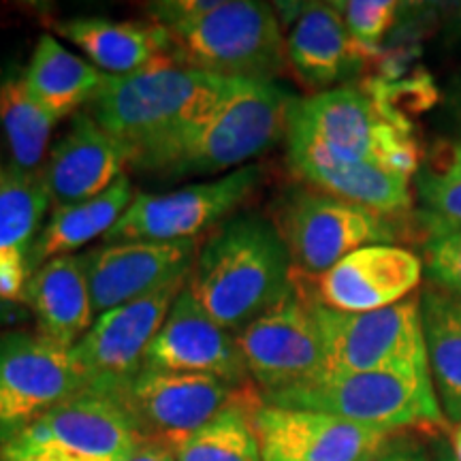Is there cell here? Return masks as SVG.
Segmentation results:
<instances>
[{
	"mask_svg": "<svg viewBox=\"0 0 461 461\" xmlns=\"http://www.w3.org/2000/svg\"><path fill=\"white\" fill-rule=\"evenodd\" d=\"M280 230L257 214L230 216L201 246L188 288L229 333L261 319L295 291Z\"/></svg>",
	"mask_w": 461,
	"mask_h": 461,
	"instance_id": "1",
	"label": "cell"
},
{
	"mask_svg": "<svg viewBox=\"0 0 461 461\" xmlns=\"http://www.w3.org/2000/svg\"><path fill=\"white\" fill-rule=\"evenodd\" d=\"M295 101L297 96L278 82L229 79L214 105L137 160L135 167L169 177L233 169L286 137Z\"/></svg>",
	"mask_w": 461,
	"mask_h": 461,
	"instance_id": "2",
	"label": "cell"
},
{
	"mask_svg": "<svg viewBox=\"0 0 461 461\" xmlns=\"http://www.w3.org/2000/svg\"><path fill=\"white\" fill-rule=\"evenodd\" d=\"M229 79L173 58L131 75H107L90 115L131 152V165L214 105Z\"/></svg>",
	"mask_w": 461,
	"mask_h": 461,
	"instance_id": "3",
	"label": "cell"
},
{
	"mask_svg": "<svg viewBox=\"0 0 461 461\" xmlns=\"http://www.w3.org/2000/svg\"><path fill=\"white\" fill-rule=\"evenodd\" d=\"M286 141L303 143L339 160H363L417 176L420 149L408 118L383 95L357 86L297 99L288 118Z\"/></svg>",
	"mask_w": 461,
	"mask_h": 461,
	"instance_id": "4",
	"label": "cell"
},
{
	"mask_svg": "<svg viewBox=\"0 0 461 461\" xmlns=\"http://www.w3.org/2000/svg\"><path fill=\"white\" fill-rule=\"evenodd\" d=\"M261 402L267 406L333 414L393 434L448 425L431 376L420 372H325L297 387L263 393Z\"/></svg>",
	"mask_w": 461,
	"mask_h": 461,
	"instance_id": "5",
	"label": "cell"
},
{
	"mask_svg": "<svg viewBox=\"0 0 461 461\" xmlns=\"http://www.w3.org/2000/svg\"><path fill=\"white\" fill-rule=\"evenodd\" d=\"M177 65L227 79L276 82L285 71L286 39L276 9L257 0H221L214 9L169 28Z\"/></svg>",
	"mask_w": 461,
	"mask_h": 461,
	"instance_id": "6",
	"label": "cell"
},
{
	"mask_svg": "<svg viewBox=\"0 0 461 461\" xmlns=\"http://www.w3.org/2000/svg\"><path fill=\"white\" fill-rule=\"evenodd\" d=\"M310 305L325 346L327 372L429 374L419 295L374 312H339L314 297Z\"/></svg>",
	"mask_w": 461,
	"mask_h": 461,
	"instance_id": "7",
	"label": "cell"
},
{
	"mask_svg": "<svg viewBox=\"0 0 461 461\" xmlns=\"http://www.w3.org/2000/svg\"><path fill=\"white\" fill-rule=\"evenodd\" d=\"M274 224L288 248L293 267L314 278L359 248L395 244L402 235L393 216L308 188L282 197Z\"/></svg>",
	"mask_w": 461,
	"mask_h": 461,
	"instance_id": "8",
	"label": "cell"
},
{
	"mask_svg": "<svg viewBox=\"0 0 461 461\" xmlns=\"http://www.w3.org/2000/svg\"><path fill=\"white\" fill-rule=\"evenodd\" d=\"M146 442L118 403L82 391L0 447V461H124Z\"/></svg>",
	"mask_w": 461,
	"mask_h": 461,
	"instance_id": "9",
	"label": "cell"
},
{
	"mask_svg": "<svg viewBox=\"0 0 461 461\" xmlns=\"http://www.w3.org/2000/svg\"><path fill=\"white\" fill-rule=\"evenodd\" d=\"M188 278L96 316L88 333L71 348L73 367L82 378L84 391L113 400L143 370L149 344Z\"/></svg>",
	"mask_w": 461,
	"mask_h": 461,
	"instance_id": "10",
	"label": "cell"
},
{
	"mask_svg": "<svg viewBox=\"0 0 461 461\" xmlns=\"http://www.w3.org/2000/svg\"><path fill=\"white\" fill-rule=\"evenodd\" d=\"M263 180L258 165H246L210 182L188 184L171 193H140L105 235L112 241H180L227 221Z\"/></svg>",
	"mask_w": 461,
	"mask_h": 461,
	"instance_id": "11",
	"label": "cell"
},
{
	"mask_svg": "<svg viewBox=\"0 0 461 461\" xmlns=\"http://www.w3.org/2000/svg\"><path fill=\"white\" fill-rule=\"evenodd\" d=\"M82 391L71 350L39 333L0 336V447Z\"/></svg>",
	"mask_w": 461,
	"mask_h": 461,
	"instance_id": "12",
	"label": "cell"
},
{
	"mask_svg": "<svg viewBox=\"0 0 461 461\" xmlns=\"http://www.w3.org/2000/svg\"><path fill=\"white\" fill-rule=\"evenodd\" d=\"M235 342L263 393L297 387L327 372L322 338L310 297L293 291L285 302L235 333Z\"/></svg>",
	"mask_w": 461,
	"mask_h": 461,
	"instance_id": "13",
	"label": "cell"
},
{
	"mask_svg": "<svg viewBox=\"0 0 461 461\" xmlns=\"http://www.w3.org/2000/svg\"><path fill=\"white\" fill-rule=\"evenodd\" d=\"M235 384L203 374L141 370L113 397L146 442L173 451L227 408Z\"/></svg>",
	"mask_w": 461,
	"mask_h": 461,
	"instance_id": "14",
	"label": "cell"
},
{
	"mask_svg": "<svg viewBox=\"0 0 461 461\" xmlns=\"http://www.w3.org/2000/svg\"><path fill=\"white\" fill-rule=\"evenodd\" d=\"M197 255V240L112 241L82 252L95 314L101 316L188 278Z\"/></svg>",
	"mask_w": 461,
	"mask_h": 461,
	"instance_id": "15",
	"label": "cell"
},
{
	"mask_svg": "<svg viewBox=\"0 0 461 461\" xmlns=\"http://www.w3.org/2000/svg\"><path fill=\"white\" fill-rule=\"evenodd\" d=\"M252 425L263 461H367L397 436L333 414L267 403L252 411Z\"/></svg>",
	"mask_w": 461,
	"mask_h": 461,
	"instance_id": "16",
	"label": "cell"
},
{
	"mask_svg": "<svg viewBox=\"0 0 461 461\" xmlns=\"http://www.w3.org/2000/svg\"><path fill=\"white\" fill-rule=\"evenodd\" d=\"M203 374L238 384L248 376L233 333L222 330L194 299L188 285L149 344L143 370Z\"/></svg>",
	"mask_w": 461,
	"mask_h": 461,
	"instance_id": "17",
	"label": "cell"
},
{
	"mask_svg": "<svg viewBox=\"0 0 461 461\" xmlns=\"http://www.w3.org/2000/svg\"><path fill=\"white\" fill-rule=\"evenodd\" d=\"M420 278L423 261L408 248L366 246L316 278L314 299L339 312H374L414 295Z\"/></svg>",
	"mask_w": 461,
	"mask_h": 461,
	"instance_id": "18",
	"label": "cell"
},
{
	"mask_svg": "<svg viewBox=\"0 0 461 461\" xmlns=\"http://www.w3.org/2000/svg\"><path fill=\"white\" fill-rule=\"evenodd\" d=\"M126 165H131L129 149L90 113H77L51 149L43 180L56 205L82 203L107 193L124 177Z\"/></svg>",
	"mask_w": 461,
	"mask_h": 461,
	"instance_id": "19",
	"label": "cell"
},
{
	"mask_svg": "<svg viewBox=\"0 0 461 461\" xmlns=\"http://www.w3.org/2000/svg\"><path fill=\"white\" fill-rule=\"evenodd\" d=\"M370 58L331 3L302 5L286 37V60L305 88L316 95L339 88Z\"/></svg>",
	"mask_w": 461,
	"mask_h": 461,
	"instance_id": "20",
	"label": "cell"
},
{
	"mask_svg": "<svg viewBox=\"0 0 461 461\" xmlns=\"http://www.w3.org/2000/svg\"><path fill=\"white\" fill-rule=\"evenodd\" d=\"M286 143L293 171L319 193L393 218L411 210V177L363 160L333 158L303 143Z\"/></svg>",
	"mask_w": 461,
	"mask_h": 461,
	"instance_id": "21",
	"label": "cell"
},
{
	"mask_svg": "<svg viewBox=\"0 0 461 461\" xmlns=\"http://www.w3.org/2000/svg\"><path fill=\"white\" fill-rule=\"evenodd\" d=\"M50 203L43 171L28 173L14 165L0 169V299L24 295L28 258Z\"/></svg>",
	"mask_w": 461,
	"mask_h": 461,
	"instance_id": "22",
	"label": "cell"
},
{
	"mask_svg": "<svg viewBox=\"0 0 461 461\" xmlns=\"http://www.w3.org/2000/svg\"><path fill=\"white\" fill-rule=\"evenodd\" d=\"M39 336L71 350L96 321L82 255L50 258L26 282L24 295Z\"/></svg>",
	"mask_w": 461,
	"mask_h": 461,
	"instance_id": "23",
	"label": "cell"
},
{
	"mask_svg": "<svg viewBox=\"0 0 461 461\" xmlns=\"http://www.w3.org/2000/svg\"><path fill=\"white\" fill-rule=\"evenodd\" d=\"M56 31L105 75H131L171 56V34L158 24L77 17Z\"/></svg>",
	"mask_w": 461,
	"mask_h": 461,
	"instance_id": "24",
	"label": "cell"
},
{
	"mask_svg": "<svg viewBox=\"0 0 461 461\" xmlns=\"http://www.w3.org/2000/svg\"><path fill=\"white\" fill-rule=\"evenodd\" d=\"M135 197V188L124 176L99 197L82 201V203L56 205L32 246L31 258H28L31 274L37 272L50 258L71 255L77 248L90 244L92 240L101 235L105 238Z\"/></svg>",
	"mask_w": 461,
	"mask_h": 461,
	"instance_id": "25",
	"label": "cell"
},
{
	"mask_svg": "<svg viewBox=\"0 0 461 461\" xmlns=\"http://www.w3.org/2000/svg\"><path fill=\"white\" fill-rule=\"evenodd\" d=\"M105 77V73L67 50L51 34L39 37L24 71L26 88L32 99L56 120L95 99Z\"/></svg>",
	"mask_w": 461,
	"mask_h": 461,
	"instance_id": "26",
	"label": "cell"
},
{
	"mask_svg": "<svg viewBox=\"0 0 461 461\" xmlns=\"http://www.w3.org/2000/svg\"><path fill=\"white\" fill-rule=\"evenodd\" d=\"M420 322L429 376L448 425L461 423V295L428 285L420 291Z\"/></svg>",
	"mask_w": 461,
	"mask_h": 461,
	"instance_id": "27",
	"label": "cell"
},
{
	"mask_svg": "<svg viewBox=\"0 0 461 461\" xmlns=\"http://www.w3.org/2000/svg\"><path fill=\"white\" fill-rule=\"evenodd\" d=\"M58 120L45 112L26 88L24 73L11 71L0 79V129L7 137L14 167L43 171L41 163Z\"/></svg>",
	"mask_w": 461,
	"mask_h": 461,
	"instance_id": "28",
	"label": "cell"
},
{
	"mask_svg": "<svg viewBox=\"0 0 461 461\" xmlns=\"http://www.w3.org/2000/svg\"><path fill=\"white\" fill-rule=\"evenodd\" d=\"M176 461H263L252 412L230 402L173 448Z\"/></svg>",
	"mask_w": 461,
	"mask_h": 461,
	"instance_id": "29",
	"label": "cell"
},
{
	"mask_svg": "<svg viewBox=\"0 0 461 461\" xmlns=\"http://www.w3.org/2000/svg\"><path fill=\"white\" fill-rule=\"evenodd\" d=\"M417 194L429 218L461 224V141L448 148L440 163L419 173Z\"/></svg>",
	"mask_w": 461,
	"mask_h": 461,
	"instance_id": "30",
	"label": "cell"
},
{
	"mask_svg": "<svg viewBox=\"0 0 461 461\" xmlns=\"http://www.w3.org/2000/svg\"><path fill=\"white\" fill-rule=\"evenodd\" d=\"M428 221V238L423 241L420 261L429 285L461 295V224Z\"/></svg>",
	"mask_w": 461,
	"mask_h": 461,
	"instance_id": "31",
	"label": "cell"
},
{
	"mask_svg": "<svg viewBox=\"0 0 461 461\" xmlns=\"http://www.w3.org/2000/svg\"><path fill=\"white\" fill-rule=\"evenodd\" d=\"M331 5L342 15L350 37L372 58L376 56L384 34L395 22L397 3H391V0H344V3Z\"/></svg>",
	"mask_w": 461,
	"mask_h": 461,
	"instance_id": "32",
	"label": "cell"
},
{
	"mask_svg": "<svg viewBox=\"0 0 461 461\" xmlns=\"http://www.w3.org/2000/svg\"><path fill=\"white\" fill-rule=\"evenodd\" d=\"M221 0H165L148 7V14L154 17V24L169 28L182 24V22L194 20V17L207 14L216 7Z\"/></svg>",
	"mask_w": 461,
	"mask_h": 461,
	"instance_id": "33",
	"label": "cell"
},
{
	"mask_svg": "<svg viewBox=\"0 0 461 461\" xmlns=\"http://www.w3.org/2000/svg\"><path fill=\"white\" fill-rule=\"evenodd\" d=\"M367 461H431L428 448L419 440L397 434Z\"/></svg>",
	"mask_w": 461,
	"mask_h": 461,
	"instance_id": "34",
	"label": "cell"
},
{
	"mask_svg": "<svg viewBox=\"0 0 461 461\" xmlns=\"http://www.w3.org/2000/svg\"><path fill=\"white\" fill-rule=\"evenodd\" d=\"M124 461H176V457H173V451H169V448L163 445H157V442H141V445Z\"/></svg>",
	"mask_w": 461,
	"mask_h": 461,
	"instance_id": "35",
	"label": "cell"
},
{
	"mask_svg": "<svg viewBox=\"0 0 461 461\" xmlns=\"http://www.w3.org/2000/svg\"><path fill=\"white\" fill-rule=\"evenodd\" d=\"M451 451L455 461H461V423L455 425L451 431Z\"/></svg>",
	"mask_w": 461,
	"mask_h": 461,
	"instance_id": "36",
	"label": "cell"
},
{
	"mask_svg": "<svg viewBox=\"0 0 461 461\" xmlns=\"http://www.w3.org/2000/svg\"><path fill=\"white\" fill-rule=\"evenodd\" d=\"M431 461H455V457H453V451H451V448H447V447L438 448L434 457H431Z\"/></svg>",
	"mask_w": 461,
	"mask_h": 461,
	"instance_id": "37",
	"label": "cell"
},
{
	"mask_svg": "<svg viewBox=\"0 0 461 461\" xmlns=\"http://www.w3.org/2000/svg\"><path fill=\"white\" fill-rule=\"evenodd\" d=\"M455 107H457V113L461 115V82H459L457 92H455Z\"/></svg>",
	"mask_w": 461,
	"mask_h": 461,
	"instance_id": "38",
	"label": "cell"
}]
</instances>
